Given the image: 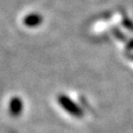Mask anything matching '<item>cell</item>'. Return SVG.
<instances>
[{"label": "cell", "instance_id": "6da1fadb", "mask_svg": "<svg viewBox=\"0 0 133 133\" xmlns=\"http://www.w3.org/2000/svg\"><path fill=\"white\" fill-rule=\"evenodd\" d=\"M59 103L62 105V108L65 110H67L69 114H71L73 116H76V117L83 116V110L75 103H73L68 97H66V96H60L59 97Z\"/></svg>", "mask_w": 133, "mask_h": 133}, {"label": "cell", "instance_id": "7a4b0ae2", "mask_svg": "<svg viewBox=\"0 0 133 133\" xmlns=\"http://www.w3.org/2000/svg\"><path fill=\"white\" fill-rule=\"evenodd\" d=\"M23 110V103L20 98L14 97L9 103V112L13 116H19Z\"/></svg>", "mask_w": 133, "mask_h": 133}]
</instances>
